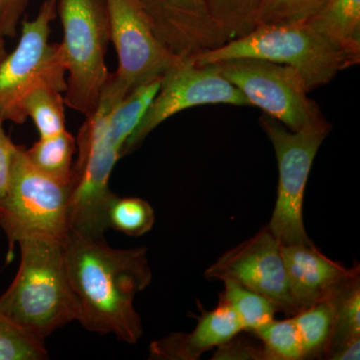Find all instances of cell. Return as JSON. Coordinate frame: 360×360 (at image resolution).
Returning <instances> with one entry per match:
<instances>
[{"instance_id":"52a82bcc","label":"cell","mask_w":360,"mask_h":360,"mask_svg":"<svg viewBox=\"0 0 360 360\" xmlns=\"http://www.w3.org/2000/svg\"><path fill=\"white\" fill-rule=\"evenodd\" d=\"M278 165L276 207L267 225L281 245H312L303 224L305 187L315 156L331 129L330 123L292 131L271 116H260Z\"/></svg>"},{"instance_id":"484cf974","label":"cell","mask_w":360,"mask_h":360,"mask_svg":"<svg viewBox=\"0 0 360 360\" xmlns=\"http://www.w3.org/2000/svg\"><path fill=\"white\" fill-rule=\"evenodd\" d=\"M253 333L264 343L266 360L304 359L300 333L291 316L284 321L272 319Z\"/></svg>"},{"instance_id":"2e32d148","label":"cell","mask_w":360,"mask_h":360,"mask_svg":"<svg viewBox=\"0 0 360 360\" xmlns=\"http://www.w3.org/2000/svg\"><path fill=\"white\" fill-rule=\"evenodd\" d=\"M307 22L333 44L360 59V0H328Z\"/></svg>"},{"instance_id":"6da1fadb","label":"cell","mask_w":360,"mask_h":360,"mask_svg":"<svg viewBox=\"0 0 360 360\" xmlns=\"http://www.w3.org/2000/svg\"><path fill=\"white\" fill-rule=\"evenodd\" d=\"M66 269L79 304L77 321L90 333L113 335L134 345L143 329L134 298L153 279L148 248L117 250L105 238L68 231L63 240Z\"/></svg>"},{"instance_id":"4316f807","label":"cell","mask_w":360,"mask_h":360,"mask_svg":"<svg viewBox=\"0 0 360 360\" xmlns=\"http://www.w3.org/2000/svg\"><path fill=\"white\" fill-rule=\"evenodd\" d=\"M328 0H264L257 25L304 22L314 15Z\"/></svg>"},{"instance_id":"30bf717a","label":"cell","mask_w":360,"mask_h":360,"mask_svg":"<svg viewBox=\"0 0 360 360\" xmlns=\"http://www.w3.org/2000/svg\"><path fill=\"white\" fill-rule=\"evenodd\" d=\"M206 104L251 106L250 101L222 77L217 63L198 65L193 58H182L161 79L160 90L146 115L123 146L122 158L136 150L168 118Z\"/></svg>"},{"instance_id":"4dcf8cb0","label":"cell","mask_w":360,"mask_h":360,"mask_svg":"<svg viewBox=\"0 0 360 360\" xmlns=\"http://www.w3.org/2000/svg\"><path fill=\"white\" fill-rule=\"evenodd\" d=\"M360 352V338L340 345L331 350L326 359L333 360H359Z\"/></svg>"},{"instance_id":"3957f363","label":"cell","mask_w":360,"mask_h":360,"mask_svg":"<svg viewBox=\"0 0 360 360\" xmlns=\"http://www.w3.org/2000/svg\"><path fill=\"white\" fill-rule=\"evenodd\" d=\"M193 58L198 65L258 58L292 66L304 78L309 91L329 84L340 71L360 60L317 32L307 21L257 25L245 37Z\"/></svg>"},{"instance_id":"603a6c76","label":"cell","mask_w":360,"mask_h":360,"mask_svg":"<svg viewBox=\"0 0 360 360\" xmlns=\"http://www.w3.org/2000/svg\"><path fill=\"white\" fill-rule=\"evenodd\" d=\"M108 227L131 238H139L153 229L155 212L148 201L139 198H120L115 194L106 210Z\"/></svg>"},{"instance_id":"277c9868","label":"cell","mask_w":360,"mask_h":360,"mask_svg":"<svg viewBox=\"0 0 360 360\" xmlns=\"http://www.w3.org/2000/svg\"><path fill=\"white\" fill-rule=\"evenodd\" d=\"M63 28L59 44L68 73L65 105L85 116L91 115L110 77L105 56L110 41L106 0H58Z\"/></svg>"},{"instance_id":"ac0fdd59","label":"cell","mask_w":360,"mask_h":360,"mask_svg":"<svg viewBox=\"0 0 360 360\" xmlns=\"http://www.w3.org/2000/svg\"><path fill=\"white\" fill-rule=\"evenodd\" d=\"M77 149V139L68 130L49 137H40L25 153L33 167L52 179L63 182L75 179L72 158Z\"/></svg>"},{"instance_id":"44dd1931","label":"cell","mask_w":360,"mask_h":360,"mask_svg":"<svg viewBox=\"0 0 360 360\" xmlns=\"http://www.w3.org/2000/svg\"><path fill=\"white\" fill-rule=\"evenodd\" d=\"M335 303V326L326 355L348 341L360 338L359 274L348 279L329 296Z\"/></svg>"},{"instance_id":"4fadbf2b","label":"cell","mask_w":360,"mask_h":360,"mask_svg":"<svg viewBox=\"0 0 360 360\" xmlns=\"http://www.w3.org/2000/svg\"><path fill=\"white\" fill-rule=\"evenodd\" d=\"M210 1L141 0L158 39L180 58H193L226 44Z\"/></svg>"},{"instance_id":"ffe728a7","label":"cell","mask_w":360,"mask_h":360,"mask_svg":"<svg viewBox=\"0 0 360 360\" xmlns=\"http://www.w3.org/2000/svg\"><path fill=\"white\" fill-rule=\"evenodd\" d=\"M224 290L220 293L219 300L233 310L243 330L253 333L274 319L278 309L269 298L236 281H224Z\"/></svg>"},{"instance_id":"d6986e66","label":"cell","mask_w":360,"mask_h":360,"mask_svg":"<svg viewBox=\"0 0 360 360\" xmlns=\"http://www.w3.org/2000/svg\"><path fill=\"white\" fill-rule=\"evenodd\" d=\"M161 79L142 85L130 92L108 115L105 134L111 143L120 149V155L125 142L139 127L151 101L160 90Z\"/></svg>"},{"instance_id":"9a60e30c","label":"cell","mask_w":360,"mask_h":360,"mask_svg":"<svg viewBox=\"0 0 360 360\" xmlns=\"http://www.w3.org/2000/svg\"><path fill=\"white\" fill-rule=\"evenodd\" d=\"M243 330L233 310L219 300L210 311L201 309L198 324L191 333H172L153 341L149 345V359L198 360L205 352L220 347Z\"/></svg>"},{"instance_id":"cb8c5ba5","label":"cell","mask_w":360,"mask_h":360,"mask_svg":"<svg viewBox=\"0 0 360 360\" xmlns=\"http://www.w3.org/2000/svg\"><path fill=\"white\" fill-rule=\"evenodd\" d=\"M262 1L210 0V13L221 28L227 42L245 37L257 27Z\"/></svg>"},{"instance_id":"ba28073f","label":"cell","mask_w":360,"mask_h":360,"mask_svg":"<svg viewBox=\"0 0 360 360\" xmlns=\"http://www.w3.org/2000/svg\"><path fill=\"white\" fill-rule=\"evenodd\" d=\"M222 77L265 115L292 131L328 122L309 97L304 78L292 66L258 58L217 63Z\"/></svg>"},{"instance_id":"9c48e42d","label":"cell","mask_w":360,"mask_h":360,"mask_svg":"<svg viewBox=\"0 0 360 360\" xmlns=\"http://www.w3.org/2000/svg\"><path fill=\"white\" fill-rule=\"evenodd\" d=\"M108 111L96 108L79 130L78 158L70 205V229L92 238H104L110 229L106 210L115 193L110 179L120 150L105 134Z\"/></svg>"},{"instance_id":"5b68a950","label":"cell","mask_w":360,"mask_h":360,"mask_svg":"<svg viewBox=\"0 0 360 360\" xmlns=\"http://www.w3.org/2000/svg\"><path fill=\"white\" fill-rule=\"evenodd\" d=\"M75 180L63 182L44 174L18 146L8 188L0 201V226L6 233L11 262L14 246L30 238L63 241L70 231V205Z\"/></svg>"},{"instance_id":"5bb4252c","label":"cell","mask_w":360,"mask_h":360,"mask_svg":"<svg viewBox=\"0 0 360 360\" xmlns=\"http://www.w3.org/2000/svg\"><path fill=\"white\" fill-rule=\"evenodd\" d=\"M291 296L298 311L328 298L340 286L359 274L326 257L314 243L281 245Z\"/></svg>"},{"instance_id":"f1b7e54d","label":"cell","mask_w":360,"mask_h":360,"mask_svg":"<svg viewBox=\"0 0 360 360\" xmlns=\"http://www.w3.org/2000/svg\"><path fill=\"white\" fill-rule=\"evenodd\" d=\"M4 120L0 117V201L6 195L11 180L13 158L18 146L13 143L11 137L4 129Z\"/></svg>"},{"instance_id":"f546056e","label":"cell","mask_w":360,"mask_h":360,"mask_svg":"<svg viewBox=\"0 0 360 360\" xmlns=\"http://www.w3.org/2000/svg\"><path fill=\"white\" fill-rule=\"evenodd\" d=\"M236 336L217 347L213 359L266 360L264 347H253L248 342L236 340Z\"/></svg>"},{"instance_id":"7c38bea8","label":"cell","mask_w":360,"mask_h":360,"mask_svg":"<svg viewBox=\"0 0 360 360\" xmlns=\"http://www.w3.org/2000/svg\"><path fill=\"white\" fill-rule=\"evenodd\" d=\"M210 281H236L264 295L288 316L298 309L291 296L281 245L269 226L227 250L205 272Z\"/></svg>"},{"instance_id":"7a4b0ae2","label":"cell","mask_w":360,"mask_h":360,"mask_svg":"<svg viewBox=\"0 0 360 360\" xmlns=\"http://www.w3.org/2000/svg\"><path fill=\"white\" fill-rule=\"evenodd\" d=\"M18 245L20 269L0 296V310L45 340L79 316V304L66 269L63 241L30 238Z\"/></svg>"},{"instance_id":"d4e9b609","label":"cell","mask_w":360,"mask_h":360,"mask_svg":"<svg viewBox=\"0 0 360 360\" xmlns=\"http://www.w3.org/2000/svg\"><path fill=\"white\" fill-rule=\"evenodd\" d=\"M44 341L21 328L0 310V360L49 359Z\"/></svg>"},{"instance_id":"7402d4cb","label":"cell","mask_w":360,"mask_h":360,"mask_svg":"<svg viewBox=\"0 0 360 360\" xmlns=\"http://www.w3.org/2000/svg\"><path fill=\"white\" fill-rule=\"evenodd\" d=\"M22 106L40 137L53 136L66 130L65 98L58 90L49 87L34 89L25 97Z\"/></svg>"},{"instance_id":"1f68e13d","label":"cell","mask_w":360,"mask_h":360,"mask_svg":"<svg viewBox=\"0 0 360 360\" xmlns=\"http://www.w3.org/2000/svg\"><path fill=\"white\" fill-rule=\"evenodd\" d=\"M7 56V51L6 49V44H4V37L2 35L1 32H0V63H1L2 59L6 58Z\"/></svg>"},{"instance_id":"8992f818","label":"cell","mask_w":360,"mask_h":360,"mask_svg":"<svg viewBox=\"0 0 360 360\" xmlns=\"http://www.w3.org/2000/svg\"><path fill=\"white\" fill-rule=\"evenodd\" d=\"M58 0H44L37 18L23 20L20 42L0 63V117L22 124L23 101L33 90L49 87L65 92L66 70L59 44H49Z\"/></svg>"},{"instance_id":"e0dca14e","label":"cell","mask_w":360,"mask_h":360,"mask_svg":"<svg viewBox=\"0 0 360 360\" xmlns=\"http://www.w3.org/2000/svg\"><path fill=\"white\" fill-rule=\"evenodd\" d=\"M300 340L303 356H326L335 326V303L330 297L314 303L291 316Z\"/></svg>"},{"instance_id":"83f0119b","label":"cell","mask_w":360,"mask_h":360,"mask_svg":"<svg viewBox=\"0 0 360 360\" xmlns=\"http://www.w3.org/2000/svg\"><path fill=\"white\" fill-rule=\"evenodd\" d=\"M30 0H0V32L4 37H15L18 23Z\"/></svg>"},{"instance_id":"8fae6325","label":"cell","mask_w":360,"mask_h":360,"mask_svg":"<svg viewBox=\"0 0 360 360\" xmlns=\"http://www.w3.org/2000/svg\"><path fill=\"white\" fill-rule=\"evenodd\" d=\"M110 41L118 56L112 77L127 96L161 79L181 60L155 34L141 0H106Z\"/></svg>"}]
</instances>
